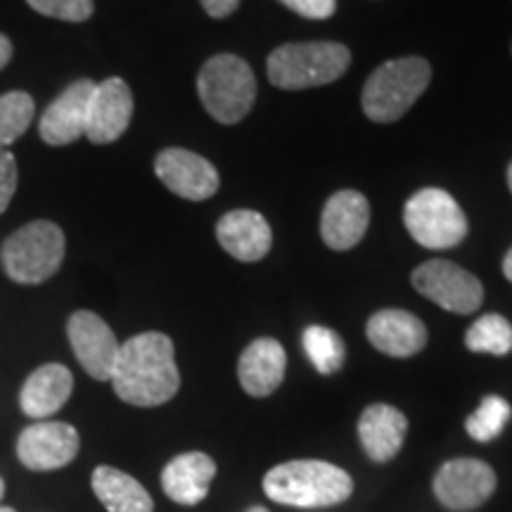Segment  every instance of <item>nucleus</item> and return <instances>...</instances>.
Here are the masks:
<instances>
[{"instance_id":"obj_21","label":"nucleus","mask_w":512,"mask_h":512,"mask_svg":"<svg viewBox=\"0 0 512 512\" xmlns=\"http://www.w3.org/2000/svg\"><path fill=\"white\" fill-rule=\"evenodd\" d=\"M72 389L74 377L69 368L62 363H46L27 377L19 394V406L29 418L43 420L60 411L72 396Z\"/></svg>"},{"instance_id":"obj_36","label":"nucleus","mask_w":512,"mask_h":512,"mask_svg":"<svg viewBox=\"0 0 512 512\" xmlns=\"http://www.w3.org/2000/svg\"><path fill=\"white\" fill-rule=\"evenodd\" d=\"M249 512H268V510L266 508H252Z\"/></svg>"},{"instance_id":"obj_8","label":"nucleus","mask_w":512,"mask_h":512,"mask_svg":"<svg viewBox=\"0 0 512 512\" xmlns=\"http://www.w3.org/2000/svg\"><path fill=\"white\" fill-rule=\"evenodd\" d=\"M413 287L441 309L460 313H475L484 302V287L470 271L451 261L434 259L413 271Z\"/></svg>"},{"instance_id":"obj_7","label":"nucleus","mask_w":512,"mask_h":512,"mask_svg":"<svg viewBox=\"0 0 512 512\" xmlns=\"http://www.w3.org/2000/svg\"><path fill=\"white\" fill-rule=\"evenodd\" d=\"M408 233L427 249H451L467 235V219L460 204L441 188H422L403 209Z\"/></svg>"},{"instance_id":"obj_33","label":"nucleus","mask_w":512,"mask_h":512,"mask_svg":"<svg viewBox=\"0 0 512 512\" xmlns=\"http://www.w3.org/2000/svg\"><path fill=\"white\" fill-rule=\"evenodd\" d=\"M3 496H5V482L3 477H0V501H3Z\"/></svg>"},{"instance_id":"obj_2","label":"nucleus","mask_w":512,"mask_h":512,"mask_svg":"<svg viewBox=\"0 0 512 512\" xmlns=\"http://www.w3.org/2000/svg\"><path fill=\"white\" fill-rule=\"evenodd\" d=\"M264 491L271 501L290 508H332L349 501L354 479L323 460H290L266 472Z\"/></svg>"},{"instance_id":"obj_26","label":"nucleus","mask_w":512,"mask_h":512,"mask_svg":"<svg viewBox=\"0 0 512 512\" xmlns=\"http://www.w3.org/2000/svg\"><path fill=\"white\" fill-rule=\"evenodd\" d=\"M512 408L510 403L503 399V396L489 394L484 396V401L479 403V408L470 418L465 420V430L475 441H494L498 434L505 430V425L510 422Z\"/></svg>"},{"instance_id":"obj_28","label":"nucleus","mask_w":512,"mask_h":512,"mask_svg":"<svg viewBox=\"0 0 512 512\" xmlns=\"http://www.w3.org/2000/svg\"><path fill=\"white\" fill-rule=\"evenodd\" d=\"M19 183V171H17V159L10 150H0V214L10 207L12 197L17 192Z\"/></svg>"},{"instance_id":"obj_13","label":"nucleus","mask_w":512,"mask_h":512,"mask_svg":"<svg viewBox=\"0 0 512 512\" xmlns=\"http://www.w3.org/2000/svg\"><path fill=\"white\" fill-rule=\"evenodd\" d=\"M133 117V93L119 76L95 83L86 114V136L93 145H110L126 133Z\"/></svg>"},{"instance_id":"obj_9","label":"nucleus","mask_w":512,"mask_h":512,"mask_svg":"<svg viewBox=\"0 0 512 512\" xmlns=\"http://www.w3.org/2000/svg\"><path fill=\"white\" fill-rule=\"evenodd\" d=\"M496 491V472L477 458H456L439 467L434 496L448 510H475Z\"/></svg>"},{"instance_id":"obj_27","label":"nucleus","mask_w":512,"mask_h":512,"mask_svg":"<svg viewBox=\"0 0 512 512\" xmlns=\"http://www.w3.org/2000/svg\"><path fill=\"white\" fill-rule=\"evenodd\" d=\"M38 15L60 19V22H86L91 19L93 0H27Z\"/></svg>"},{"instance_id":"obj_23","label":"nucleus","mask_w":512,"mask_h":512,"mask_svg":"<svg viewBox=\"0 0 512 512\" xmlns=\"http://www.w3.org/2000/svg\"><path fill=\"white\" fill-rule=\"evenodd\" d=\"M465 347L475 354L508 356L512 351V325L501 313H486L472 323L465 335Z\"/></svg>"},{"instance_id":"obj_25","label":"nucleus","mask_w":512,"mask_h":512,"mask_svg":"<svg viewBox=\"0 0 512 512\" xmlns=\"http://www.w3.org/2000/svg\"><path fill=\"white\" fill-rule=\"evenodd\" d=\"M36 114L34 98L24 91H10L0 95V150L27 133Z\"/></svg>"},{"instance_id":"obj_16","label":"nucleus","mask_w":512,"mask_h":512,"mask_svg":"<svg viewBox=\"0 0 512 512\" xmlns=\"http://www.w3.org/2000/svg\"><path fill=\"white\" fill-rule=\"evenodd\" d=\"M216 238L233 259L245 261V264L264 259L273 245L271 226L259 211L252 209H235L221 216Z\"/></svg>"},{"instance_id":"obj_15","label":"nucleus","mask_w":512,"mask_h":512,"mask_svg":"<svg viewBox=\"0 0 512 512\" xmlns=\"http://www.w3.org/2000/svg\"><path fill=\"white\" fill-rule=\"evenodd\" d=\"M93 88L95 83L91 79H79L72 86L64 88L60 98L50 102L48 110L43 112L41 124H38L43 143L64 147L86 133L88 100H91Z\"/></svg>"},{"instance_id":"obj_1","label":"nucleus","mask_w":512,"mask_h":512,"mask_svg":"<svg viewBox=\"0 0 512 512\" xmlns=\"http://www.w3.org/2000/svg\"><path fill=\"white\" fill-rule=\"evenodd\" d=\"M112 387L121 401L155 408L171 401L181 389L174 342L164 332H143L119 347Z\"/></svg>"},{"instance_id":"obj_29","label":"nucleus","mask_w":512,"mask_h":512,"mask_svg":"<svg viewBox=\"0 0 512 512\" xmlns=\"http://www.w3.org/2000/svg\"><path fill=\"white\" fill-rule=\"evenodd\" d=\"M280 3L306 19H330L337 10V0H280Z\"/></svg>"},{"instance_id":"obj_4","label":"nucleus","mask_w":512,"mask_h":512,"mask_svg":"<svg viewBox=\"0 0 512 512\" xmlns=\"http://www.w3.org/2000/svg\"><path fill=\"white\" fill-rule=\"evenodd\" d=\"M430 79L432 67L422 57H401V60L384 62L370 74L363 86V112L377 124H392L411 110L415 100L430 86Z\"/></svg>"},{"instance_id":"obj_20","label":"nucleus","mask_w":512,"mask_h":512,"mask_svg":"<svg viewBox=\"0 0 512 512\" xmlns=\"http://www.w3.org/2000/svg\"><path fill=\"white\" fill-rule=\"evenodd\" d=\"M406 432V415L399 408L384 406V403H375V406L366 408L361 420H358V439H361L363 451L375 463L392 460L401 451L403 441H406Z\"/></svg>"},{"instance_id":"obj_19","label":"nucleus","mask_w":512,"mask_h":512,"mask_svg":"<svg viewBox=\"0 0 512 512\" xmlns=\"http://www.w3.org/2000/svg\"><path fill=\"white\" fill-rule=\"evenodd\" d=\"M214 477V460L202 451H188L164 467L162 489L178 505H197L207 498Z\"/></svg>"},{"instance_id":"obj_6","label":"nucleus","mask_w":512,"mask_h":512,"mask_svg":"<svg viewBox=\"0 0 512 512\" xmlns=\"http://www.w3.org/2000/svg\"><path fill=\"white\" fill-rule=\"evenodd\" d=\"M64 233L53 221H31L5 240L0 249L5 273L19 285L46 283L60 271Z\"/></svg>"},{"instance_id":"obj_35","label":"nucleus","mask_w":512,"mask_h":512,"mask_svg":"<svg viewBox=\"0 0 512 512\" xmlns=\"http://www.w3.org/2000/svg\"><path fill=\"white\" fill-rule=\"evenodd\" d=\"M0 512H17V510L10 508V505H0Z\"/></svg>"},{"instance_id":"obj_22","label":"nucleus","mask_w":512,"mask_h":512,"mask_svg":"<svg viewBox=\"0 0 512 512\" xmlns=\"http://www.w3.org/2000/svg\"><path fill=\"white\" fill-rule=\"evenodd\" d=\"M91 486L107 512H152L155 501L138 479L117 467L100 465L93 470Z\"/></svg>"},{"instance_id":"obj_30","label":"nucleus","mask_w":512,"mask_h":512,"mask_svg":"<svg viewBox=\"0 0 512 512\" xmlns=\"http://www.w3.org/2000/svg\"><path fill=\"white\" fill-rule=\"evenodd\" d=\"M200 3H202V8L209 17L223 19V17L233 15V12L238 10L240 0H200Z\"/></svg>"},{"instance_id":"obj_34","label":"nucleus","mask_w":512,"mask_h":512,"mask_svg":"<svg viewBox=\"0 0 512 512\" xmlns=\"http://www.w3.org/2000/svg\"><path fill=\"white\" fill-rule=\"evenodd\" d=\"M508 185H510V192H512V164L508 166Z\"/></svg>"},{"instance_id":"obj_11","label":"nucleus","mask_w":512,"mask_h":512,"mask_svg":"<svg viewBox=\"0 0 512 512\" xmlns=\"http://www.w3.org/2000/svg\"><path fill=\"white\" fill-rule=\"evenodd\" d=\"M155 174L174 195L190 202H204L216 195L221 178L216 166L183 147H166L155 159Z\"/></svg>"},{"instance_id":"obj_5","label":"nucleus","mask_w":512,"mask_h":512,"mask_svg":"<svg viewBox=\"0 0 512 512\" xmlns=\"http://www.w3.org/2000/svg\"><path fill=\"white\" fill-rule=\"evenodd\" d=\"M197 93L204 110L219 124H238L252 110L256 98L252 67L238 55H214L200 69Z\"/></svg>"},{"instance_id":"obj_24","label":"nucleus","mask_w":512,"mask_h":512,"mask_svg":"<svg viewBox=\"0 0 512 512\" xmlns=\"http://www.w3.org/2000/svg\"><path fill=\"white\" fill-rule=\"evenodd\" d=\"M302 342L306 356L320 375H332L344 366L347 349L335 330L323 328V325H309L304 330Z\"/></svg>"},{"instance_id":"obj_32","label":"nucleus","mask_w":512,"mask_h":512,"mask_svg":"<svg viewBox=\"0 0 512 512\" xmlns=\"http://www.w3.org/2000/svg\"><path fill=\"white\" fill-rule=\"evenodd\" d=\"M503 273H505V278H508L512 283V249L508 254H505V259H503Z\"/></svg>"},{"instance_id":"obj_10","label":"nucleus","mask_w":512,"mask_h":512,"mask_svg":"<svg viewBox=\"0 0 512 512\" xmlns=\"http://www.w3.org/2000/svg\"><path fill=\"white\" fill-rule=\"evenodd\" d=\"M67 337L81 368L93 380H112L114 363H117L121 344L114 337L110 325L93 311H76L67 323Z\"/></svg>"},{"instance_id":"obj_31","label":"nucleus","mask_w":512,"mask_h":512,"mask_svg":"<svg viewBox=\"0 0 512 512\" xmlns=\"http://www.w3.org/2000/svg\"><path fill=\"white\" fill-rule=\"evenodd\" d=\"M10 60H12V41L5 34H0V72L8 67Z\"/></svg>"},{"instance_id":"obj_12","label":"nucleus","mask_w":512,"mask_h":512,"mask_svg":"<svg viewBox=\"0 0 512 512\" xmlns=\"http://www.w3.org/2000/svg\"><path fill=\"white\" fill-rule=\"evenodd\" d=\"M79 446V432L72 425L41 420L19 434L17 456L29 470L50 472L72 463L79 453Z\"/></svg>"},{"instance_id":"obj_17","label":"nucleus","mask_w":512,"mask_h":512,"mask_svg":"<svg viewBox=\"0 0 512 512\" xmlns=\"http://www.w3.org/2000/svg\"><path fill=\"white\" fill-rule=\"evenodd\" d=\"M366 332L370 344L377 351L394 358H411L420 354L427 344L425 323L413 313L401 309L377 311L368 320Z\"/></svg>"},{"instance_id":"obj_14","label":"nucleus","mask_w":512,"mask_h":512,"mask_svg":"<svg viewBox=\"0 0 512 512\" xmlns=\"http://www.w3.org/2000/svg\"><path fill=\"white\" fill-rule=\"evenodd\" d=\"M370 223V204L361 192L339 190L325 202L320 216V235L335 252H347L363 240Z\"/></svg>"},{"instance_id":"obj_18","label":"nucleus","mask_w":512,"mask_h":512,"mask_svg":"<svg viewBox=\"0 0 512 512\" xmlns=\"http://www.w3.org/2000/svg\"><path fill=\"white\" fill-rule=\"evenodd\" d=\"M285 368L287 356L283 344H280L278 339L261 337L254 339V342L242 351L238 363V377L242 389H245L249 396L264 399V396H271L275 389L283 384Z\"/></svg>"},{"instance_id":"obj_3","label":"nucleus","mask_w":512,"mask_h":512,"mask_svg":"<svg viewBox=\"0 0 512 512\" xmlns=\"http://www.w3.org/2000/svg\"><path fill=\"white\" fill-rule=\"evenodd\" d=\"M351 53L347 46L332 41L287 43L268 57V79L283 91L328 86L349 69Z\"/></svg>"}]
</instances>
